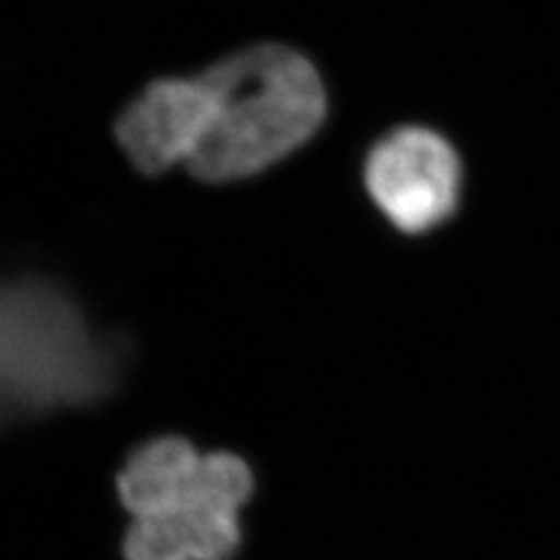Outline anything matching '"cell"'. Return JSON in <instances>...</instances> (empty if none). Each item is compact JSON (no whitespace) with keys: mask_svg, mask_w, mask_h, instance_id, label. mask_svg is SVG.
<instances>
[{"mask_svg":"<svg viewBox=\"0 0 560 560\" xmlns=\"http://www.w3.org/2000/svg\"><path fill=\"white\" fill-rule=\"evenodd\" d=\"M203 455L183 436H160L136 448L119 471V500L133 518L173 512L195 490Z\"/></svg>","mask_w":560,"mask_h":560,"instance_id":"8992f818","label":"cell"},{"mask_svg":"<svg viewBox=\"0 0 560 560\" xmlns=\"http://www.w3.org/2000/svg\"><path fill=\"white\" fill-rule=\"evenodd\" d=\"M210 119L187 164L203 183H232L267 171L320 129L327 94L315 66L283 45H257L201 75Z\"/></svg>","mask_w":560,"mask_h":560,"instance_id":"6da1fadb","label":"cell"},{"mask_svg":"<svg viewBox=\"0 0 560 560\" xmlns=\"http://www.w3.org/2000/svg\"><path fill=\"white\" fill-rule=\"evenodd\" d=\"M115 355L75 304L38 280L0 285V425L96 399Z\"/></svg>","mask_w":560,"mask_h":560,"instance_id":"7a4b0ae2","label":"cell"},{"mask_svg":"<svg viewBox=\"0 0 560 560\" xmlns=\"http://www.w3.org/2000/svg\"><path fill=\"white\" fill-rule=\"evenodd\" d=\"M253 471L234 453H208L199 481L173 512L133 518L127 560H222L241 545V510L253 495Z\"/></svg>","mask_w":560,"mask_h":560,"instance_id":"3957f363","label":"cell"},{"mask_svg":"<svg viewBox=\"0 0 560 560\" xmlns=\"http://www.w3.org/2000/svg\"><path fill=\"white\" fill-rule=\"evenodd\" d=\"M210 96L201 78L150 84L117 121V140L138 171L148 175L185 166L201 148Z\"/></svg>","mask_w":560,"mask_h":560,"instance_id":"5b68a950","label":"cell"},{"mask_svg":"<svg viewBox=\"0 0 560 560\" xmlns=\"http://www.w3.org/2000/svg\"><path fill=\"white\" fill-rule=\"evenodd\" d=\"M364 187L399 232L423 234L458 208L463 164L444 136L405 127L372 148L364 164Z\"/></svg>","mask_w":560,"mask_h":560,"instance_id":"277c9868","label":"cell"}]
</instances>
